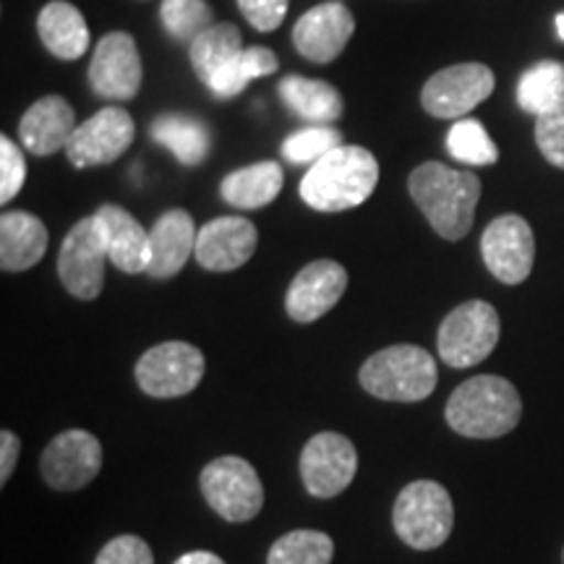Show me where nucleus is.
I'll return each mask as SVG.
<instances>
[{
  "instance_id": "1",
  "label": "nucleus",
  "mask_w": 564,
  "mask_h": 564,
  "mask_svg": "<svg viewBox=\"0 0 564 564\" xmlns=\"http://www.w3.org/2000/svg\"><path fill=\"white\" fill-rule=\"evenodd\" d=\"M408 192L444 241H460L474 228L481 181L442 162H423L408 178Z\"/></svg>"
},
{
  "instance_id": "2",
  "label": "nucleus",
  "mask_w": 564,
  "mask_h": 564,
  "mask_svg": "<svg viewBox=\"0 0 564 564\" xmlns=\"http://www.w3.org/2000/svg\"><path fill=\"white\" fill-rule=\"evenodd\" d=\"M379 183V162L364 147L340 144L316 160L301 181V199L316 212L361 207Z\"/></svg>"
},
{
  "instance_id": "3",
  "label": "nucleus",
  "mask_w": 564,
  "mask_h": 564,
  "mask_svg": "<svg viewBox=\"0 0 564 564\" xmlns=\"http://www.w3.org/2000/svg\"><path fill=\"white\" fill-rule=\"evenodd\" d=\"M447 423L468 440H497L510 434L523 415V400L512 382L497 373L468 379L447 400Z\"/></svg>"
},
{
  "instance_id": "4",
  "label": "nucleus",
  "mask_w": 564,
  "mask_h": 564,
  "mask_svg": "<svg viewBox=\"0 0 564 564\" xmlns=\"http://www.w3.org/2000/svg\"><path fill=\"white\" fill-rule=\"evenodd\" d=\"M436 361L419 345H390L361 366V387L379 400L419 403L436 390Z\"/></svg>"
},
{
  "instance_id": "5",
  "label": "nucleus",
  "mask_w": 564,
  "mask_h": 564,
  "mask_svg": "<svg viewBox=\"0 0 564 564\" xmlns=\"http://www.w3.org/2000/svg\"><path fill=\"white\" fill-rule=\"evenodd\" d=\"M392 525L400 541L419 552L440 549L455 525L449 491L436 481H413L394 499Z\"/></svg>"
},
{
  "instance_id": "6",
  "label": "nucleus",
  "mask_w": 564,
  "mask_h": 564,
  "mask_svg": "<svg viewBox=\"0 0 564 564\" xmlns=\"http://www.w3.org/2000/svg\"><path fill=\"white\" fill-rule=\"evenodd\" d=\"M207 505L228 523H249L264 507V486L257 468L236 455L204 465L199 478Z\"/></svg>"
},
{
  "instance_id": "7",
  "label": "nucleus",
  "mask_w": 564,
  "mask_h": 564,
  "mask_svg": "<svg viewBox=\"0 0 564 564\" xmlns=\"http://www.w3.org/2000/svg\"><path fill=\"white\" fill-rule=\"evenodd\" d=\"M499 343V314L486 301H465L444 316L436 348L453 369H470L481 364Z\"/></svg>"
},
{
  "instance_id": "8",
  "label": "nucleus",
  "mask_w": 564,
  "mask_h": 564,
  "mask_svg": "<svg viewBox=\"0 0 564 564\" xmlns=\"http://www.w3.org/2000/svg\"><path fill=\"white\" fill-rule=\"evenodd\" d=\"M105 262H110V259L100 217H84L63 238L58 253V274L63 288L74 299L95 301L105 285Z\"/></svg>"
},
{
  "instance_id": "9",
  "label": "nucleus",
  "mask_w": 564,
  "mask_h": 564,
  "mask_svg": "<svg viewBox=\"0 0 564 564\" xmlns=\"http://www.w3.org/2000/svg\"><path fill=\"white\" fill-rule=\"evenodd\" d=\"M204 377V356L192 343L154 345L139 358L137 382L150 398L171 400L194 392Z\"/></svg>"
},
{
  "instance_id": "10",
  "label": "nucleus",
  "mask_w": 564,
  "mask_h": 564,
  "mask_svg": "<svg viewBox=\"0 0 564 564\" xmlns=\"http://www.w3.org/2000/svg\"><path fill=\"white\" fill-rule=\"evenodd\" d=\"M494 74L484 63H457L434 74L421 91V105L429 116L442 121L468 116L494 91Z\"/></svg>"
},
{
  "instance_id": "11",
  "label": "nucleus",
  "mask_w": 564,
  "mask_h": 564,
  "mask_svg": "<svg viewBox=\"0 0 564 564\" xmlns=\"http://www.w3.org/2000/svg\"><path fill=\"white\" fill-rule=\"evenodd\" d=\"M358 470V453L348 436L322 432L308 440L301 453V478L316 499H333L352 484Z\"/></svg>"
},
{
  "instance_id": "12",
  "label": "nucleus",
  "mask_w": 564,
  "mask_h": 564,
  "mask_svg": "<svg viewBox=\"0 0 564 564\" xmlns=\"http://www.w3.org/2000/svg\"><path fill=\"white\" fill-rule=\"evenodd\" d=\"M102 468V447L95 434L68 429L47 444L40 457V474L55 491H79L95 481Z\"/></svg>"
},
{
  "instance_id": "13",
  "label": "nucleus",
  "mask_w": 564,
  "mask_h": 564,
  "mask_svg": "<svg viewBox=\"0 0 564 564\" xmlns=\"http://www.w3.org/2000/svg\"><path fill=\"white\" fill-rule=\"evenodd\" d=\"M133 121L123 108H102L76 126L66 144V158L74 167H100L116 162L133 144Z\"/></svg>"
},
{
  "instance_id": "14",
  "label": "nucleus",
  "mask_w": 564,
  "mask_h": 564,
  "mask_svg": "<svg viewBox=\"0 0 564 564\" xmlns=\"http://www.w3.org/2000/svg\"><path fill=\"white\" fill-rule=\"evenodd\" d=\"M141 58L129 32H110L97 42L89 63V84L105 100H133L141 89Z\"/></svg>"
},
{
  "instance_id": "15",
  "label": "nucleus",
  "mask_w": 564,
  "mask_h": 564,
  "mask_svg": "<svg viewBox=\"0 0 564 564\" xmlns=\"http://www.w3.org/2000/svg\"><path fill=\"white\" fill-rule=\"evenodd\" d=\"M481 253L489 272L505 285H520L533 270V230L520 215H502L489 223L481 238Z\"/></svg>"
},
{
  "instance_id": "16",
  "label": "nucleus",
  "mask_w": 564,
  "mask_h": 564,
  "mask_svg": "<svg viewBox=\"0 0 564 564\" xmlns=\"http://www.w3.org/2000/svg\"><path fill=\"white\" fill-rule=\"evenodd\" d=\"M348 288V272L333 259L306 264L295 274L285 295V312L293 322L308 324L333 312Z\"/></svg>"
},
{
  "instance_id": "17",
  "label": "nucleus",
  "mask_w": 564,
  "mask_h": 564,
  "mask_svg": "<svg viewBox=\"0 0 564 564\" xmlns=\"http://www.w3.org/2000/svg\"><path fill=\"white\" fill-rule=\"evenodd\" d=\"M356 30V19L345 3H319L295 21V51L312 63H333L340 55Z\"/></svg>"
},
{
  "instance_id": "18",
  "label": "nucleus",
  "mask_w": 564,
  "mask_h": 564,
  "mask_svg": "<svg viewBox=\"0 0 564 564\" xmlns=\"http://www.w3.org/2000/svg\"><path fill=\"white\" fill-rule=\"evenodd\" d=\"M259 232L246 217H217L199 228L196 236V262L207 272H232L253 257Z\"/></svg>"
},
{
  "instance_id": "19",
  "label": "nucleus",
  "mask_w": 564,
  "mask_h": 564,
  "mask_svg": "<svg viewBox=\"0 0 564 564\" xmlns=\"http://www.w3.org/2000/svg\"><path fill=\"white\" fill-rule=\"evenodd\" d=\"M196 225L192 215L183 209H167L158 217V223L150 230V270L147 274L154 280L175 278L188 257L196 251Z\"/></svg>"
},
{
  "instance_id": "20",
  "label": "nucleus",
  "mask_w": 564,
  "mask_h": 564,
  "mask_svg": "<svg viewBox=\"0 0 564 564\" xmlns=\"http://www.w3.org/2000/svg\"><path fill=\"white\" fill-rule=\"evenodd\" d=\"M76 131V112L58 95L42 97L24 112L19 123V139L26 152L47 158L58 150H66L68 139Z\"/></svg>"
},
{
  "instance_id": "21",
  "label": "nucleus",
  "mask_w": 564,
  "mask_h": 564,
  "mask_svg": "<svg viewBox=\"0 0 564 564\" xmlns=\"http://www.w3.org/2000/svg\"><path fill=\"white\" fill-rule=\"evenodd\" d=\"M97 217L102 223L110 264L126 274L150 270V230L141 228L137 217L118 204H105L97 209Z\"/></svg>"
},
{
  "instance_id": "22",
  "label": "nucleus",
  "mask_w": 564,
  "mask_h": 564,
  "mask_svg": "<svg viewBox=\"0 0 564 564\" xmlns=\"http://www.w3.org/2000/svg\"><path fill=\"white\" fill-rule=\"evenodd\" d=\"M47 228L30 212H3L0 217V267L3 272H24L45 257Z\"/></svg>"
},
{
  "instance_id": "23",
  "label": "nucleus",
  "mask_w": 564,
  "mask_h": 564,
  "mask_svg": "<svg viewBox=\"0 0 564 564\" xmlns=\"http://www.w3.org/2000/svg\"><path fill=\"white\" fill-rule=\"evenodd\" d=\"M42 45L61 61H79L89 51V26L84 13L66 0H51L37 17Z\"/></svg>"
},
{
  "instance_id": "24",
  "label": "nucleus",
  "mask_w": 564,
  "mask_h": 564,
  "mask_svg": "<svg viewBox=\"0 0 564 564\" xmlns=\"http://www.w3.org/2000/svg\"><path fill=\"white\" fill-rule=\"evenodd\" d=\"M282 183H285V173H282L278 162H253L249 167L225 175L220 183V194L230 207L262 209L278 199Z\"/></svg>"
},
{
  "instance_id": "25",
  "label": "nucleus",
  "mask_w": 564,
  "mask_h": 564,
  "mask_svg": "<svg viewBox=\"0 0 564 564\" xmlns=\"http://www.w3.org/2000/svg\"><path fill=\"white\" fill-rule=\"evenodd\" d=\"M280 97L295 116L303 121L319 126L335 123L343 116V97L333 84L322 79H303V76H285L280 82Z\"/></svg>"
},
{
  "instance_id": "26",
  "label": "nucleus",
  "mask_w": 564,
  "mask_h": 564,
  "mask_svg": "<svg viewBox=\"0 0 564 564\" xmlns=\"http://www.w3.org/2000/svg\"><path fill=\"white\" fill-rule=\"evenodd\" d=\"M152 139L165 147V150H171L175 158L188 167L204 162L212 147L207 126L196 121V118L178 116V112L160 116L158 121L152 123Z\"/></svg>"
},
{
  "instance_id": "27",
  "label": "nucleus",
  "mask_w": 564,
  "mask_h": 564,
  "mask_svg": "<svg viewBox=\"0 0 564 564\" xmlns=\"http://www.w3.org/2000/svg\"><path fill=\"white\" fill-rule=\"evenodd\" d=\"M278 68H280V61L270 47H243V51L238 53L228 66L220 68L215 76H212L207 87L215 91L217 97H223V100H230V97L241 95L253 79H259V76H270Z\"/></svg>"
},
{
  "instance_id": "28",
  "label": "nucleus",
  "mask_w": 564,
  "mask_h": 564,
  "mask_svg": "<svg viewBox=\"0 0 564 564\" xmlns=\"http://www.w3.org/2000/svg\"><path fill=\"white\" fill-rule=\"evenodd\" d=\"M243 51V37L236 24H212L207 32L192 42V66L194 74L199 76L204 84L212 82L217 70L228 66L238 53Z\"/></svg>"
},
{
  "instance_id": "29",
  "label": "nucleus",
  "mask_w": 564,
  "mask_h": 564,
  "mask_svg": "<svg viewBox=\"0 0 564 564\" xmlns=\"http://www.w3.org/2000/svg\"><path fill=\"white\" fill-rule=\"evenodd\" d=\"M564 100V66L556 61H541L528 68L518 84V105L531 116L552 110Z\"/></svg>"
},
{
  "instance_id": "30",
  "label": "nucleus",
  "mask_w": 564,
  "mask_h": 564,
  "mask_svg": "<svg viewBox=\"0 0 564 564\" xmlns=\"http://www.w3.org/2000/svg\"><path fill=\"white\" fill-rule=\"evenodd\" d=\"M333 556L335 544L327 533L301 528L274 541L267 564H329Z\"/></svg>"
},
{
  "instance_id": "31",
  "label": "nucleus",
  "mask_w": 564,
  "mask_h": 564,
  "mask_svg": "<svg viewBox=\"0 0 564 564\" xmlns=\"http://www.w3.org/2000/svg\"><path fill=\"white\" fill-rule=\"evenodd\" d=\"M160 19L165 32L178 42H194L215 24L207 0H162Z\"/></svg>"
},
{
  "instance_id": "32",
  "label": "nucleus",
  "mask_w": 564,
  "mask_h": 564,
  "mask_svg": "<svg viewBox=\"0 0 564 564\" xmlns=\"http://www.w3.org/2000/svg\"><path fill=\"white\" fill-rule=\"evenodd\" d=\"M447 152L465 165H494L499 160L497 144H494L484 123L476 118H463L447 133Z\"/></svg>"
},
{
  "instance_id": "33",
  "label": "nucleus",
  "mask_w": 564,
  "mask_h": 564,
  "mask_svg": "<svg viewBox=\"0 0 564 564\" xmlns=\"http://www.w3.org/2000/svg\"><path fill=\"white\" fill-rule=\"evenodd\" d=\"M343 144L340 133L329 126H312V129L295 131L282 141V158L293 165H314L324 154H329Z\"/></svg>"
},
{
  "instance_id": "34",
  "label": "nucleus",
  "mask_w": 564,
  "mask_h": 564,
  "mask_svg": "<svg viewBox=\"0 0 564 564\" xmlns=\"http://www.w3.org/2000/svg\"><path fill=\"white\" fill-rule=\"evenodd\" d=\"M535 144L552 165L564 171V100L535 116Z\"/></svg>"
},
{
  "instance_id": "35",
  "label": "nucleus",
  "mask_w": 564,
  "mask_h": 564,
  "mask_svg": "<svg viewBox=\"0 0 564 564\" xmlns=\"http://www.w3.org/2000/svg\"><path fill=\"white\" fill-rule=\"evenodd\" d=\"M26 178L24 154L9 137H0V202L9 204Z\"/></svg>"
},
{
  "instance_id": "36",
  "label": "nucleus",
  "mask_w": 564,
  "mask_h": 564,
  "mask_svg": "<svg viewBox=\"0 0 564 564\" xmlns=\"http://www.w3.org/2000/svg\"><path fill=\"white\" fill-rule=\"evenodd\" d=\"M95 564H154L152 549L139 535H118L97 554Z\"/></svg>"
},
{
  "instance_id": "37",
  "label": "nucleus",
  "mask_w": 564,
  "mask_h": 564,
  "mask_svg": "<svg viewBox=\"0 0 564 564\" xmlns=\"http://www.w3.org/2000/svg\"><path fill=\"white\" fill-rule=\"evenodd\" d=\"M238 9L253 30L274 32L285 21L288 0H238Z\"/></svg>"
},
{
  "instance_id": "38",
  "label": "nucleus",
  "mask_w": 564,
  "mask_h": 564,
  "mask_svg": "<svg viewBox=\"0 0 564 564\" xmlns=\"http://www.w3.org/2000/svg\"><path fill=\"white\" fill-rule=\"evenodd\" d=\"M19 453H21L19 436L13 432L0 434V484H6L11 478L13 468H17Z\"/></svg>"
},
{
  "instance_id": "39",
  "label": "nucleus",
  "mask_w": 564,
  "mask_h": 564,
  "mask_svg": "<svg viewBox=\"0 0 564 564\" xmlns=\"http://www.w3.org/2000/svg\"><path fill=\"white\" fill-rule=\"evenodd\" d=\"M175 564H225V562L212 552H188V554L178 556Z\"/></svg>"
},
{
  "instance_id": "40",
  "label": "nucleus",
  "mask_w": 564,
  "mask_h": 564,
  "mask_svg": "<svg viewBox=\"0 0 564 564\" xmlns=\"http://www.w3.org/2000/svg\"><path fill=\"white\" fill-rule=\"evenodd\" d=\"M556 34H560V40H564V13L556 17Z\"/></svg>"
},
{
  "instance_id": "41",
  "label": "nucleus",
  "mask_w": 564,
  "mask_h": 564,
  "mask_svg": "<svg viewBox=\"0 0 564 564\" xmlns=\"http://www.w3.org/2000/svg\"><path fill=\"white\" fill-rule=\"evenodd\" d=\"M562 564H564V554H562Z\"/></svg>"
}]
</instances>
